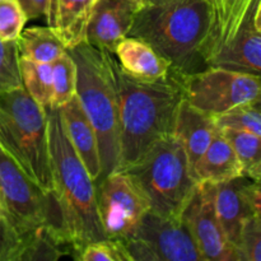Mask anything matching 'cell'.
Instances as JSON below:
<instances>
[{
    "label": "cell",
    "mask_w": 261,
    "mask_h": 261,
    "mask_svg": "<svg viewBox=\"0 0 261 261\" xmlns=\"http://www.w3.org/2000/svg\"><path fill=\"white\" fill-rule=\"evenodd\" d=\"M218 19L206 0H168L137 12L129 35L152 46L181 76L208 68Z\"/></svg>",
    "instance_id": "obj_1"
},
{
    "label": "cell",
    "mask_w": 261,
    "mask_h": 261,
    "mask_svg": "<svg viewBox=\"0 0 261 261\" xmlns=\"http://www.w3.org/2000/svg\"><path fill=\"white\" fill-rule=\"evenodd\" d=\"M115 75L120 120V157L115 171H126L155 143L173 134L184 101L182 76L171 71L161 81H138L124 73L117 61Z\"/></svg>",
    "instance_id": "obj_2"
},
{
    "label": "cell",
    "mask_w": 261,
    "mask_h": 261,
    "mask_svg": "<svg viewBox=\"0 0 261 261\" xmlns=\"http://www.w3.org/2000/svg\"><path fill=\"white\" fill-rule=\"evenodd\" d=\"M53 193L60 208L71 257L89 242L107 239L97 211L96 185L64 129L58 107H47Z\"/></svg>",
    "instance_id": "obj_3"
},
{
    "label": "cell",
    "mask_w": 261,
    "mask_h": 261,
    "mask_svg": "<svg viewBox=\"0 0 261 261\" xmlns=\"http://www.w3.org/2000/svg\"><path fill=\"white\" fill-rule=\"evenodd\" d=\"M68 51L75 61L78 101L98 140L101 175L98 184L116 170L120 157L119 92L112 54L83 42Z\"/></svg>",
    "instance_id": "obj_4"
},
{
    "label": "cell",
    "mask_w": 261,
    "mask_h": 261,
    "mask_svg": "<svg viewBox=\"0 0 261 261\" xmlns=\"http://www.w3.org/2000/svg\"><path fill=\"white\" fill-rule=\"evenodd\" d=\"M0 147L46 193H53L46 109L23 87L0 93Z\"/></svg>",
    "instance_id": "obj_5"
},
{
    "label": "cell",
    "mask_w": 261,
    "mask_h": 261,
    "mask_svg": "<svg viewBox=\"0 0 261 261\" xmlns=\"http://www.w3.org/2000/svg\"><path fill=\"white\" fill-rule=\"evenodd\" d=\"M126 172L145 194L150 212L170 218L182 217L198 185L185 149L173 135L155 143Z\"/></svg>",
    "instance_id": "obj_6"
},
{
    "label": "cell",
    "mask_w": 261,
    "mask_h": 261,
    "mask_svg": "<svg viewBox=\"0 0 261 261\" xmlns=\"http://www.w3.org/2000/svg\"><path fill=\"white\" fill-rule=\"evenodd\" d=\"M0 205L19 239L41 228L54 229L66 239L60 208L54 193H46L33 182L2 147Z\"/></svg>",
    "instance_id": "obj_7"
},
{
    "label": "cell",
    "mask_w": 261,
    "mask_h": 261,
    "mask_svg": "<svg viewBox=\"0 0 261 261\" xmlns=\"http://www.w3.org/2000/svg\"><path fill=\"white\" fill-rule=\"evenodd\" d=\"M182 87L184 99L212 117L260 101V75L214 66L182 76Z\"/></svg>",
    "instance_id": "obj_8"
},
{
    "label": "cell",
    "mask_w": 261,
    "mask_h": 261,
    "mask_svg": "<svg viewBox=\"0 0 261 261\" xmlns=\"http://www.w3.org/2000/svg\"><path fill=\"white\" fill-rule=\"evenodd\" d=\"M122 241L133 261H203L182 217L170 218L149 211Z\"/></svg>",
    "instance_id": "obj_9"
},
{
    "label": "cell",
    "mask_w": 261,
    "mask_h": 261,
    "mask_svg": "<svg viewBox=\"0 0 261 261\" xmlns=\"http://www.w3.org/2000/svg\"><path fill=\"white\" fill-rule=\"evenodd\" d=\"M96 200L107 239L130 237L150 211L145 194L126 171H114L96 184Z\"/></svg>",
    "instance_id": "obj_10"
},
{
    "label": "cell",
    "mask_w": 261,
    "mask_h": 261,
    "mask_svg": "<svg viewBox=\"0 0 261 261\" xmlns=\"http://www.w3.org/2000/svg\"><path fill=\"white\" fill-rule=\"evenodd\" d=\"M203 261H239L218 221L214 205V184L198 182L182 213Z\"/></svg>",
    "instance_id": "obj_11"
},
{
    "label": "cell",
    "mask_w": 261,
    "mask_h": 261,
    "mask_svg": "<svg viewBox=\"0 0 261 261\" xmlns=\"http://www.w3.org/2000/svg\"><path fill=\"white\" fill-rule=\"evenodd\" d=\"M261 0H250L233 35L208 59V66L260 75L261 73Z\"/></svg>",
    "instance_id": "obj_12"
},
{
    "label": "cell",
    "mask_w": 261,
    "mask_h": 261,
    "mask_svg": "<svg viewBox=\"0 0 261 261\" xmlns=\"http://www.w3.org/2000/svg\"><path fill=\"white\" fill-rule=\"evenodd\" d=\"M214 205L224 234L234 249L246 219L261 216L260 182L241 176L214 184Z\"/></svg>",
    "instance_id": "obj_13"
},
{
    "label": "cell",
    "mask_w": 261,
    "mask_h": 261,
    "mask_svg": "<svg viewBox=\"0 0 261 261\" xmlns=\"http://www.w3.org/2000/svg\"><path fill=\"white\" fill-rule=\"evenodd\" d=\"M139 5L129 0H96L87 28L86 42L114 54L120 41L127 37Z\"/></svg>",
    "instance_id": "obj_14"
},
{
    "label": "cell",
    "mask_w": 261,
    "mask_h": 261,
    "mask_svg": "<svg viewBox=\"0 0 261 261\" xmlns=\"http://www.w3.org/2000/svg\"><path fill=\"white\" fill-rule=\"evenodd\" d=\"M59 111L69 142L86 166L89 176L96 185L101 175L98 140L91 121L79 103L76 94L70 101L59 107Z\"/></svg>",
    "instance_id": "obj_15"
},
{
    "label": "cell",
    "mask_w": 261,
    "mask_h": 261,
    "mask_svg": "<svg viewBox=\"0 0 261 261\" xmlns=\"http://www.w3.org/2000/svg\"><path fill=\"white\" fill-rule=\"evenodd\" d=\"M114 54L120 69L138 81H161L172 71L170 63L140 38L127 36L120 41Z\"/></svg>",
    "instance_id": "obj_16"
},
{
    "label": "cell",
    "mask_w": 261,
    "mask_h": 261,
    "mask_svg": "<svg viewBox=\"0 0 261 261\" xmlns=\"http://www.w3.org/2000/svg\"><path fill=\"white\" fill-rule=\"evenodd\" d=\"M217 129L213 117L199 111L185 99L181 102L172 135L185 149L191 173L195 163L211 144Z\"/></svg>",
    "instance_id": "obj_17"
},
{
    "label": "cell",
    "mask_w": 261,
    "mask_h": 261,
    "mask_svg": "<svg viewBox=\"0 0 261 261\" xmlns=\"http://www.w3.org/2000/svg\"><path fill=\"white\" fill-rule=\"evenodd\" d=\"M94 3L96 0H51L46 22L66 50L86 42Z\"/></svg>",
    "instance_id": "obj_18"
},
{
    "label": "cell",
    "mask_w": 261,
    "mask_h": 261,
    "mask_svg": "<svg viewBox=\"0 0 261 261\" xmlns=\"http://www.w3.org/2000/svg\"><path fill=\"white\" fill-rule=\"evenodd\" d=\"M193 175L198 182L218 184L241 177L242 166L222 130L217 129L211 144L195 163Z\"/></svg>",
    "instance_id": "obj_19"
},
{
    "label": "cell",
    "mask_w": 261,
    "mask_h": 261,
    "mask_svg": "<svg viewBox=\"0 0 261 261\" xmlns=\"http://www.w3.org/2000/svg\"><path fill=\"white\" fill-rule=\"evenodd\" d=\"M19 58L36 63H54L66 51L65 46L50 27L23 28L17 38Z\"/></svg>",
    "instance_id": "obj_20"
},
{
    "label": "cell",
    "mask_w": 261,
    "mask_h": 261,
    "mask_svg": "<svg viewBox=\"0 0 261 261\" xmlns=\"http://www.w3.org/2000/svg\"><path fill=\"white\" fill-rule=\"evenodd\" d=\"M19 74L22 87L31 98L43 109L53 102V68L48 63H36L19 58Z\"/></svg>",
    "instance_id": "obj_21"
},
{
    "label": "cell",
    "mask_w": 261,
    "mask_h": 261,
    "mask_svg": "<svg viewBox=\"0 0 261 261\" xmlns=\"http://www.w3.org/2000/svg\"><path fill=\"white\" fill-rule=\"evenodd\" d=\"M233 148L242 166L244 177L252 181L261 178V137L241 130L221 129Z\"/></svg>",
    "instance_id": "obj_22"
},
{
    "label": "cell",
    "mask_w": 261,
    "mask_h": 261,
    "mask_svg": "<svg viewBox=\"0 0 261 261\" xmlns=\"http://www.w3.org/2000/svg\"><path fill=\"white\" fill-rule=\"evenodd\" d=\"M53 68V102L51 107H61L75 96L76 66L68 51L51 63Z\"/></svg>",
    "instance_id": "obj_23"
},
{
    "label": "cell",
    "mask_w": 261,
    "mask_h": 261,
    "mask_svg": "<svg viewBox=\"0 0 261 261\" xmlns=\"http://www.w3.org/2000/svg\"><path fill=\"white\" fill-rule=\"evenodd\" d=\"M213 119L219 129L241 130L261 137L260 101L240 105Z\"/></svg>",
    "instance_id": "obj_24"
},
{
    "label": "cell",
    "mask_w": 261,
    "mask_h": 261,
    "mask_svg": "<svg viewBox=\"0 0 261 261\" xmlns=\"http://www.w3.org/2000/svg\"><path fill=\"white\" fill-rule=\"evenodd\" d=\"M73 259L79 261H133L124 241L103 239L89 242L76 251Z\"/></svg>",
    "instance_id": "obj_25"
},
{
    "label": "cell",
    "mask_w": 261,
    "mask_h": 261,
    "mask_svg": "<svg viewBox=\"0 0 261 261\" xmlns=\"http://www.w3.org/2000/svg\"><path fill=\"white\" fill-rule=\"evenodd\" d=\"M17 41H0V93L22 87Z\"/></svg>",
    "instance_id": "obj_26"
},
{
    "label": "cell",
    "mask_w": 261,
    "mask_h": 261,
    "mask_svg": "<svg viewBox=\"0 0 261 261\" xmlns=\"http://www.w3.org/2000/svg\"><path fill=\"white\" fill-rule=\"evenodd\" d=\"M234 250L239 261H261V216L246 219Z\"/></svg>",
    "instance_id": "obj_27"
},
{
    "label": "cell",
    "mask_w": 261,
    "mask_h": 261,
    "mask_svg": "<svg viewBox=\"0 0 261 261\" xmlns=\"http://www.w3.org/2000/svg\"><path fill=\"white\" fill-rule=\"evenodd\" d=\"M249 3L250 0H221V18L213 53L233 35L249 7Z\"/></svg>",
    "instance_id": "obj_28"
},
{
    "label": "cell",
    "mask_w": 261,
    "mask_h": 261,
    "mask_svg": "<svg viewBox=\"0 0 261 261\" xmlns=\"http://www.w3.org/2000/svg\"><path fill=\"white\" fill-rule=\"evenodd\" d=\"M27 20L18 0H0V41H17Z\"/></svg>",
    "instance_id": "obj_29"
},
{
    "label": "cell",
    "mask_w": 261,
    "mask_h": 261,
    "mask_svg": "<svg viewBox=\"0 0 261 261\" xmlns=\"http://www.w3.org/2000/svg\"><path fill=\"white\" fill-rule=\"evenodd\" d=\"M19 237L0 205V261H17Z\"/></svg>",
    "instance_id": "obj_30"
},
{
    "label": "cell",
    "mask_w": 261,
    "mask_h": 261,
    "mask_svg": "<svg viewBox=\"0 0 261 261\" xmlns=\"http://www.w3.org/2000/svg\"><path fill=\"white\" fill-rule=\"evenodd\" d=\"M28 20L47 19L51 0H18Z\"/></svg>",
    "instance_id": "obj_31"
},
{
    "label": "cell",
    "mask_w": 261,
    "mask_h": 261,
    "mask_svg": "<svg viewBox=\"0 0 261 261\" xmlns=\"http://www.w3.org/2000/svg\"><path fill=\"white\" fill-rule=\"evenodd\" d=\"M206 2H208L209 4L213 7L214 12H216V14H217V19H218V23H219V18H221V0H206Z\"/></svg>",
    "instance_id": "obj_32"
},
{
    "label": "cell",
    "mask_w": 261,
    "mask_h": 261,
    "mask_svg": "<svg viewBox=\"0 0 261 261\" xmlns=\"http://www.w3.org/2000/svg\"><path fill=\"white\" fill-rule=\"evenodd\" d=\"M168 0H143V7L145 5H155V4H161V3H166Z\"/></svg>",
    "instance_id": "obj_33"
},
{
    "label": "cell",
    "mask_w": 261,
    "mask_h": 261,
    "mask_svg": "<svg viewBox=\"0 0 261 261\" xmlns=\"http://www.w3.org/2000/svg\"><path fill=\"white\" fill-rule=\"evenodd\" d=\"M129 2H133V3H135V4H137V5H139L140 8L143 7V0H129Z\"/></svg>",
    "instance_id": "obj_34"
}]
</instances>
